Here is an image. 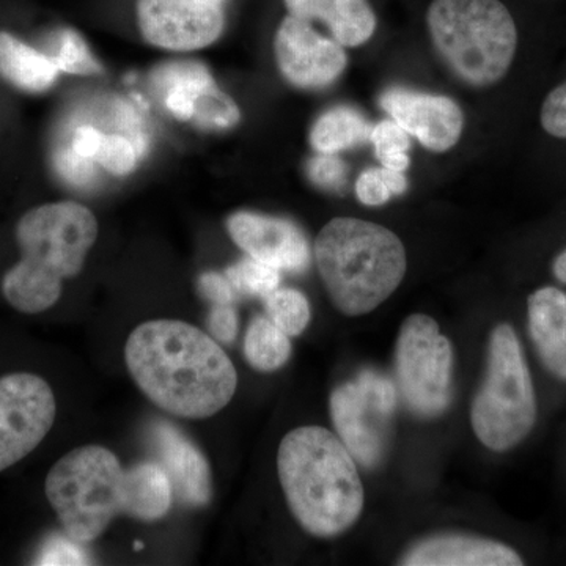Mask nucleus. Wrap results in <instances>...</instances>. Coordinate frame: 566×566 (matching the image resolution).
<instances>
[{
    "label": "nucleus",
    "instance_id": "f257e3e1",
    "mask_svg": "<svg viewBox=\"0 0 566 566\" xmlns=\"http://www.w3.org/2000/svg\"><path fill=\"white\" fill-rule=\"evenodd\" d=\"M125 360L142 392L182 419H210L237 392V370L226 352L180 319L142 323L126 342Z\"/></svg>",
    "mask_w": 566,
    "mask_h": 566
},
{
    "label": "nucleus",
    "instance_id": "f03ea898",
    "mask_svg": "<svg viewBox=\"0 0 566 566\" xmlns=\"http://www.w3.org/2000/svg\"><path fill=\"white\" fill-rule=\"evenodd\" d=\"M277 471L290 512L308 534L331 538L359 520V472L344 442L326 428L290 431L279 447Z\"/></svg>",
    "mask_w": 566,
    "mask_h": 566
},
{
    "label": "nucleus",
    "instance_id": "7ed1b4c3",
    "mask_svg": "<svg viewBox=\"0 0 566 566\" xmlns=\"http://www.w3.org/2000/svg\"><path fill=\"white\" fill-rule=\"evenodd\" d=\"M98 232L95 214L81 203H46L25 212L17 226L20 262L2 279L7 303L25 315L54 307L63 281L81 273Z\"/></svg>",
    "mask_w": 566,
    "mask_h": 566
},
{
    "label": "nucleus",
    "instance_id": "20e7f679",
    "mask_svg": "<svg viewBox=\"0 0 566 566\" xmlns=\"http://www.w3.org/2000/svg\"><path fill=\"white\" fill-rule=\"evenodd\" d=\"M315 262L342 314L360 316L392 296L406 274L400 238L378 223L335 218L315 241Z\"/></svg>",
    "mask_w": 566,
    "mask_h": 566
},
{
    "label": "nucleus",
    "instance_id": "39448f33",
    "mask_svg": "<svg viewBox=\"0 0 566 566\" xmlns=\"http://www.w3.org/2000/svg\"><path fill=\"white\" fill-rule=\"evenodd\" d=\"M428 33L449 69L472 87H493L512 74L523 31L504 0H430Z\"/></svg>",
    "mask_w": 566,
    "mask_h": 566
},
{
    "label": "nucleus",
    "instance_id": "423d86ee",
    "mask_svg": "<svg viewBox=\"0 0 566 566\" xmlns=\"http://www.w3.org/2000/svg\"><path fill=\"white\" fill-rule=\"evenodd\" d=\"M44 493L63 532L87 545L125 515L126 469L106 447H80L52 465Z\"/></svg>",
    "mask_w": 566,
    "mask_h": 566
},
{
    "label": "nucleus",
    "instance_id": "0eeeda50",
    "mask_svg": "<svg viewBox=\"0 0 566 566\" xmlns=\"http://www.w3.org/2000/svg\"><path fill=\"white\" fill-rule=\"evenodd\" d=\"M534 385L523 349L510 324L495 327L490 342L488 374L472 405L476 438L494 452L520 444L534 427Z\"/></svg>",
    "mask_w": 566,
    "mask_h": 566
},
{
    "label": "nucleus",
    "instance_id": "6e6552de",
    "mask_svg": "<svg viewBox=\"0 0 566 566\" xmlns=\"http://www.w3.org/2000/svg\"><path fill=\"white\" fill-rule=\"evenodd\" d=\"M395 367L412 412L436 417L446 411L452 400V345L431 316L406 318L398 335Z\"/></svg>",
    "mask_w": 566,
    "mask_h": 566
},
{
    "label": "nucleus",
    "instance_id": "1a4fd4ad",
    "mask_svg": "<svg viewBox=\"0 0 566 566\" xmlns=\"http://www.w3.org/2000/svg\"><path fill=\"white\" fill-rule=\"evenodd\" d=\"M395 408L397 389L392 381L371 370L331 395V416L338 438L364 468H375L385 457Z\"/></svg>",
    "mask_w": 566,
    "mask_h": 566
},
{
    "label": "nucleus",
    "instance_id": "9d476101",
    "mask_svg": "<svg viewBox=\"0 0 566 566\" xmlns=\"http://www.w3.org/2000/svg\"><path fill=\"white\" fill-rule=\"evenodd\" d=\"M57 415L50 382L28 371L0 378V472L31 455Z\"/></svg>",
    "mask_w": 566,
    "mask_h": 566
},
{
    "label": "nucleus",
    "instance_id": "9b49d317",
    "mask_svg": "<svg viewBox=\"0 0 566 566\" xmlns=\"http://www.w3.org/2000/svg\"><path fill=\"white\" fill-rule=\"evenodd\" d=\"M230 0H137L142 39L164 51L205 50L221 39Z\"/></svg>",
    "mask_w": 566,
    "mask_h": 566
},
{
    "label": "nucleus",
    "instance_id": "f8f14e48",
    "mask_svg": "<svg viewBox=\"0 0 566 566\" xmlns=\"http://www.w3.org/2000/svg\"><path fill=\"white\" fill-rule=\"evenodd\" d=\"M274 52L282 76L303 91L329 87L348 65L340 43L316 31L314 22L290 13L275 32Z\"/></svg>",
    "mask_w": 566,
    "mask_h": 566
},
{
    "label": "nucleus",
    "instance_id": "ddd939ff",
    "mask_svg": "<svg viewBox=\"0 0 566 566\" xmlns=\"http://www.w3.org/2000/svg\"><path fill=\"white\" fill-rule=\"evenodd\" d=\"M379 106L427 150L449 151L463 134V111L447 96L390 87L379 96Z\"/></svg>",
    "mask_w": 566,
    "mask_h": 566
},
{
    "label": "nucleus",
    "instance_id": "4468645a",
    "mask_svg": "<svg viewBox=\"0 0 566 566\" xmlns=\"http://www.w3.org/2000/svg\"><path fill=\"white\" fill-rule=\"evenodd\" d=\"M227 230L241 251L275 270L304 273L311 264L307 238L289 219L255 211H237L227 219Z\"/></svg>",
    "mask_w": 566,
    "mask_h": 566
},
{
    "label": "nucleus",
    "instance_id": "2eb2a0df",
    "mask_svg": "<svg viewBox=\"0 0 566 566\" xmlns=\"http://www.w3.org/2000/svg\"><path fill=\"white\" fill-rule=\"evenodd\" d=\"M151 439L156 458L169 476L175 497L189 506L210 504L211 468L203 453L172 423H156Z\"/></svg>",
    "mask_w": 566,
    "mask_h": 566
},
{
    "label": "nucleus",
    "instance_id": "dca6fc26",
    "mask_svg": "<svg viewBox=\"0 0 566 566\" xmlns=\"http://www.w3.org/2000/svg\"><path fill=\"white\" fill-rule=\"evenodd\" d=\"M406 566H520L512 547L474 536L444 535L423 539L400 562Z\"/></svg>",
    "mask_w": 566,
    "mask_h": 566
},
{
    "label": "nucleus",
    "instance_id": "f3484780",
    "mask_svg": "<svg viewBox=\"0 0 566 566\" xmlns=\"http://www.w3.org/2000/svg\"><path fill=\"white\" fill-rule=\"evenodd\" d=\"M294 17L319 22L344 48H357L375 35L378 18L370 0H283Z\"/></svg>",
    "mask_w": 566,
    "mask_h": 566
},
{
    "label": "nucleus",
    "instance_id": "a211bd4d",
    "mask_svg": "<svg viewBox=\"0 0 566 566\" xmlns=\"http://www.w3.org/2000/svg\"><path fill=\"white\" fill-rule=\"evenodd\" d=\"M528 331L547 370L566 379V293L543 286L528 296Z\"/></svg>",
    "mask_w": 566,
    "mask_h": 566
},
{
    "label": "nucleus",
    "instance_id": "6ab92c4d",
    "mask_svg": "<svg viewBox=\"0 0 566 566\" xmlns=\"http://www.w3.org/2000/svg\"><path fill=\"white\" fill-rule=\"evenodd\" d=\"M50 55L33 50L9 32H0V76L29 93L50 91L59 77Z\"/></svg>",
    "mask_w": 566,
    "mask_h": 566
},
{
    "label": "nucleus",
    "instance_id": "aec40b11",
    "mask_svg": "<svg viewBox=\"0 0 566 566\" xmlns=\"http://www.w3.org/2000/svg\"><path fill=\"white\" fill-rule=\"evenodd\" d=\"M172 501V485L158 461L126 469V516L155 523L169 513Z\"/></svg>",
    "mask_w": 566,
    "mask_h": 566
},
{
    "label": "nucleus",
    "instance_id": "412c9836",
    "mask_svg": "<svg viewBox=\"0 0 566 566\" xmlns=\"http://www.w3.org/2000/svg\"><path fill=\"white\" fill-rule=\"evenodd\" d=\"M155 85L163 95V104L172 117L191 122L197 99L210 87L212 76L199 62H172L156 71Z\"/></svg>",
    "mask_w": 566,
    "mask_h": 566
},
{
    "label": "nucleus",
    "instance_id": "4be33fe9",
    "mask_svg": "<svg viewBox=\"0 0 566 566\" xmlns=\"http://www.w3.org/2000/svg\"><path fill=\"white\" fill-rule=\"evenodd\" d=\"M371 128L374 126L354 107H331L312 126L311 144L316 153L338 155L370 140Z\"/></svg>",
    "mask_w": 566,
    "mask_h": 566
},
{
    "label": "nucleus",
    "instance_id": "5701e85b",
    "mask_svg": "<svg viewBox=\"0 0 566 566\" xmlns=\"http://www.w3.org/2000/svg\"><path fill=\"white\" fill-rule=\"evenodd\" d=\"M244 354L255 370H279L292 356L290 335L279 329L268 316H256L244 338Z\"/></svg>",
    "mask_w": 566,
    "mask_h": 566
},
{
    "label": "nucleus",
    "instance_id": "b1692460",
    "mask_svg": "<svg viewBox=\"0 0 566 566\" xmlns=\"http://www.w3.org/2000/svg\"><path fill=\"white\" fill-rule=\"evenodd\" d=\"M264 305H266L268 318L290 337L304 333L305 327L311 323V304L297 290L277 289L270 296L264 297Z\"/></svg>",
    "mask_w": 566,
    "mask_h": 566
},
{
    "label": "nucleus",
    "instance_id": "393cba45",
    "mask_svg": "<svg viewBox=\"0 0 566 566\" xmlns=\"http://www.w3.org/2000/svg\"><path fill=\"white\" fill-rule=\"evenodd\" d=\"M191 122L199 128L210 132H227L241 122V111L232 96L227 95L216 82H212L197 99Z\"/></svg>",
    "mask_w": 566,
    "mask_h": 566
},
{
    "label": "nucleus",
    "instance_id": "a878e982",
    "mask_svg": "<svg viewBox=\"0 0 566 566\" xmlns=\"http://www.w3.org/2000/svg\"><path fill=\"white\" fill-rule=\"evenodd\" d=\"M226 275L240 296L264 300L281 285V271L249 255L232 264Z\"/></svg>",
    "mask_w": 566,
    "mask_h": 566
},
{
    "label": "nucleus",
    "instance_id": "bb28decb",
    "mask_svg": "<svg viewBox=\"0 0 566 566\" xmlns=\"http://www.w3.org/2000/svg\"><path fill=\"white\" fill-rule=\"evenodd\" d=\"M370 142L382 167L406 172L411 166L409 134L395 120H385L371 128Z\"/></svg>",
    "mask_w": 566,
    "mask_h": 566
},
{
    "label": "nucleus",
    "instance_id": "cd10ccee",
    "mask_svg": "<svg viewBox=\"0 0 566 566\" xmlns=\"http://www.w3.org/2000/svg\"><path fill=\"white\" fill-rule=\"evenodd\" d=\"M50 57L63 73L76 76H95L103 71L102 63L93 57L84 39L71 29L57 33L55 50Z\"/></svg>",
    "mask_w": 566,
    "mask_h": 566
},
{
    "label": "nucleus",
    "instance_id": "c85d7f7f",
    "mask_svg": "<svg viewBox=\"0 0 566 566\" xmlns=\"http://www.w3.org/2000/svg\"><path fill=\"white\" fill-rule=\"evenodd\" d=\"M408 189L405 172L371 167L357 177L356 196L367 207H382L394 196H401Z\"/></svg>",
    "mask_w": 566,
    "mask_h": 566
},
{
    "label": "nucleus",
    "instance_id": "c756f323",
    "mask_svg": "<svg viewBox=\"0 0 566 566\" xmlns=\"http://www.w3.org/2000/svg\"><path fill=\"white\" fill-rule=\"evenodd\" d=\"M536 120L543 137L566 145V76L543 95Z\"/></svg>",
    "mask_w": 566,
    "mask_h": 566
},
{
    "label": "nucleus",
    "instance_id": "7c9ffc66",
    "mask_svg": "<svg viewBox=\"0 0 566 566\" xmlns=\"http://www.w3.org/2000/svg\"><path fill=\"white\" fill-rule=\"evenodd\" d=\"M95 163L115 177H125L136 169L137 151L132 142L118 134H104Z\"/></svg>",
    "mask_w": 566,
    "mask_h": 566
},
{
    "label": "nucleus",
    "instance_id": "2f4dec72",
    "mask_svg": "<svg viewBox=\"0 0 566 566\" xmlns=\"http://www.w3.org/2000/svg\"><path fill=\"white\" fill-rule=\"evenodd\" d=\"M308 178L318 188L329 192H342L348 185V166L340 156L318 153L305 166Z\"/></svg>",
    "mask_w": 566,
    "mask_h": 566
},
{
    "label": "nucleus",
    "instance_id": "473e14b6",
    "mask_svg": "<svg viewBox=\"0 0 566 566\" xmlns=\"http://www.w3.org/2000/svg\"><path fill=\"white\" fill-rule=\"evenodd\" d=\"M81 543L69 535H55L46 539L36 557V565H88L91 557L82 549Z\"/></svg>",
    "mask_w": 566,
    "mask_h": 566
},
{
    "label": "nucleus",
    "instance_id": "72a5a7b5",
    "mask_svg": "<svg viewBox=\"0 0 566 566\" xmlns=\"http://www.w3.org/2000/svg\"><path fill=\"white\" fill-rule=\"evenodd\" d=\"M55 169L63 180L74 186H85L93 178V161L81 158L71 148H61L54 156Z\"/></svg>",
    "mask_w": 566,
    "mask_h": 566
},
{
    "label": "nucleus",
    "instance_id": "f704fd0d",
    "mask_svg": "<svg viewBox=\"0 0 566 566\" xmlns=\"http://www.w3.org/2000/svg\"><path fill=\"white\" fill-rule=\"evenodd\" d=\"M207 327L218 344L232 345L238 335V314L234 305H212Z\"/></svg>",
    "mask_w": 566,
    "mask_h": 566
},
{
    "label": "nucleus",
    "instance_id": "c9c22d12",
    "mask_svg": "<svg viewBox=\"0 0 566 566\" xmlns=\"http://www.w3.org/2000/svg\"><path fill=\"white\" fill-rule=\"evenodd\" d=\"M199 292L212 305H234L240 297L227 275L214 271L200 275Z\"/></svg>",
    "mask_w": 566,
    "mask_h": 566
},
{
    "label": "nucleus",
    "instance_id": "e433bc0d",
    "mask_svg": "<svg viewBox=\"0 0 566 566\" xmlns=\"http://www.w3.org/2000/svg\"><path fill=\"white\" fill-rule=\"evenodd\" d=\"M104 133L93 126H80L73 134L70 148L81 158L95 163L96 151L102 145Z\"/></svg>",
    "mask_w": 566,
    "mask_h": 566
},
{
    "label": "nucleus",
    "instance_id": "4c0bfd02",
    "mask_svg": "<svg viewBox=\"0 0 566 566\" xmlns=\"http://www.w3.org/2000/svg\"><path fill=\"white\" fill-rule=\"evenodd\" d=\"M553 274L558 282L566 285V248L554 259Z\"/></svg>",
    "mask_w": 566,
    "mask_h": 566
}]
</instances>
